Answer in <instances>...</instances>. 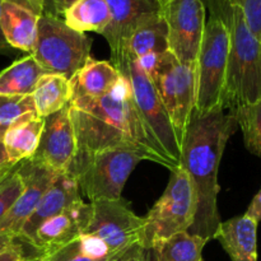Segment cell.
Masks as SVG:
<instances>
[{
	"instance_id": "2e32d148",
	"label": "cell",
	"mask_w": 261,
	"mask_h": 261,
	"mask_svg": "<svg viewBox=\"0 0 261 261\" xmlns=\"http://www.w3.org/2000/svg\"><path fill=\"white\" fill-rule=\"evenodd\" d=\"M38 14L24 0L0 2V30L12 48L31 54L37 37Z\"/></svg>"
},
{
	"instance_id": "8fae6325",
	"label": "cell",
	"mask_w": 261,
	"mask_h": 261,
	"mask_svg": "<svg viewBox=\"0 0 261 261\" xmlns=\"http://www.w3.org/2000/svg\"><path fill=\"white\" fill-rule=\"evenodd\" d=\"M45 119L40 143L31 160L56 173L69 170L76 153V139L69 105Z\"/></svg>"
},
{
	"instance_id": "836d02e7",
	"label": "cell",
	"mask_w": 261,
	"mask_h": 261,
	"mask_svg": "<svg viewBox=\"0 0 261 261\" xmlns=\"http://www.w3.org/2000/svg\"><path fill=\"white\" fill-rule=\"evenodd\" d=\"M245 214L247 217H250V218L254 219V221H256L257 223L261 222V189L259 193L254 196V199L251 200V203H250L249 208H247Z\"/></svg>"
},
{
	"instance_id": "60d3db41",
	"label": "cell",
	"mask_w": 261,
	"mask_h": 261,
	"mask_svg": "<svg viewBox=\"0 0 261 261\" xmlns=\"http://www.w3.org/2000/svg\"><path fill=\"white\" fill-rule=\"evenodd\" d=\"M20 261H35V260H32V259H23V260H20Z\"/></svg>"
},
{
	"instance_id": "ffe728a7",
	"label": "cell",
	"mask_w": 261,
	"mask_h": 261,
	"mask_svg": "<svg viewBox=\"0 0 261 261\" xmlns=\"http://www.w3.org/2000/svg\"><path fill=\"white\" fill-rule=\"evenodd\" d=\"M167 51V25L162 14L158 13L145 19L133 31L122 53L115 58L125 55L127 58L139 59L148 54H165Z\"/></svg>"
},
{
	"instance_id": "ba28073f",
	"label": "cell",
	"mask_w": 261,
	"mask_h": 261,
	"mask_svg": "<svg viewBox=\"0 0 261 261\" xmlns=\"http://www.w3.org/2000/svg\"><path fill=\"white\" fill-rule=\"evenodd\" d=\"M114 66L127 78L132 86L135 105L140 112L143 121L150 130L162 152L168 160L178 167L180 166L181 144L176 135L171 117L149 76L140 69L137 60L122 55L112 59Z\"/></svg>"
},
{
	"instance_id": "52a82bcc",
	"label": "cell",
	"mask_w": 261,
	"mask_h": 261,
	"mask_svg": "<svg viewBox=\"0 0 261 261\" xmlns=\"http://www.w3.org/2000/svg\"><path fill=\"white\" fill-rule=\"evenodd\" d=\"M171 172L165 193L144 217V247L149 250L161 240L189 231L195 218L196 198L190 177L180 166Z\"/></svg>"
},
{
	"instance_id": "9c48e42d",
	"label": "cell",
	"mask_w": 261,
	"mask_h": 261,
	"mask_svg": "<svg viewBox=\"0 0 261 261\" xmlns=\"http://www.w3.org/2000/svg\"><path fill=\"white\" fill-rule=\"evenodd\" d=\"M92 204V217L82 234L103 241L116 257L135 245L144 246L145 219L137 216L122 199Z\"/></svg>"
},
{
	"instance_id": "ac0fdd59",
	"label": "cell",
	"mask_w": 261,
	"mask_h": 261,
	"mask_svg": "<svg viewBox=\"0 0 261 261\" xmlns=\"http://www.w3.org/2000/svg\"><path fill=\"white\" fill-rule=\"evenodd\" d=\"M45 119L37 112L27 114L14 122L3 138L8 163L15 166L33 157L40 143Z\"/></svg>"
},
{
	"instance_id": "d590c367",
	"label": "cell",
	"mask_w": 261,
	"mask_h": 261,
	"mask_svg": "<svg viewBox=\"0 0 261 261\" xmlns=\"http://www.w3.org/2000/svg\"><path fill=\"white\" fill-rule=\"evenodd\" d=\"M7 166H13L10 163H8V158H7V153H5V148L3 142L0 140V168L7 167Z\"/></svg>"
},
{
	"instance_id": "6da1fadb",
	"label": "cell",
	"mask_w": 261,
	"mask_h": 261,
	"mask_svg": "<svg viewBox=\"0 0 261 261\" xmlns=\"http://www.w3.org/2000/svg\"><path fill=\"white\" fill-rule=\"evenodd\" d=\"M69 111L79 154L129 148L142 154L144 161L158 163L170 171L177 168L143 121L130 82L122 74L119 83L105 96L71 99Z\"/></svg>"
},
{
	"instance_id": "ab89813d",
	"label": "cell",
	"mask_w": 261,
	"mask_h": 261,
	"mask_svg": "<svg viewBox=\"0 0 261 261\" xmlns=\"http://www.w3.org/2000/svg\"><path fill=\"white\" fill-rule=\"evenodd\" d=\"M155 2L158 3V4L161 5V8L163 7V5H166L167 4V3H170V2H172V0H155Z\"/></svg>"
},
{
	"instance_id": "d6a6232c",
	"label": "cell",
	"mask_w": 261,
	"mask_h": 261,
	"mask_svg": "<svg viewBox=\"0 0 261 261\" xmlns=\"http://www.w3.org/2000/svg\"><path fill=\"white\" fill-rule=\"evenodd\" d=\"M75 2H78V0H48L45 13H50L56 17H60Z\"/></svg>"
},
{
	"instance_id": "4fadbf2b",
	"label": "cell",
	"mask_w": 261,
	"mask_h": 261,
	"mask_svg": "<svg viewBox=\"0 0 261 261\" xmlns=\"http://www.w3.org/2000/svg\"><path fill=\"white\" fill-rule=\"evenodd\" d=\"M91 217L92 204L78 201L41 224L30 246L35 249L38 257L45 252L64 246L83 233Z\"/></svg>"
},
{
	"instance_id": "f35d334b",
	"label": "cell",
	"mask_w": 261,
	"mask_h": 261,
	"mask_svg": "<svg viewBox=\"0 0 261 261\" xmlns=\"http://www.w3.org/2000/svg\"><path fill=\"white\" fill-rule=\"evenodd\" d=\"M17 166V165H15ZM15 166H7V167H3V168H0V181L3 180V178L5 177V176H8L9 175L10 172H12L13 170H14L15 168Z\"/></svg>"
},
{
	"instance_id": "74e56055",
	"label": "cell",
	"mask_w": 261,
	"mask_h": 261,
	"mask_svg": "<svg viewBox=\"0 0 261 261\" xmlns=\"http://www.w3.org/2000/svg\"><path fill=\"white\" fill-rule=\"evenodd\" d=\"M0 2H2V0H0ZM10 48H12V47H10V46L7 43V41H5L4 36H3L2 30H0V54H2V53H7V51H9Z\"/></svg>"
},
{
	"instance_id": "5bb4252c",
	"label": "cell",
	"mask_w": 261,
	"mask_h": 261,
	"mask_svg": "<svg viewBox=\"0 0 261 261\" xmlns=\"http://www.w3.org/2000/svg\"><path fill=\"white\" fill-rule=\"evenodd\" d=\"M111 22L102 33L111 48L112 58L120 55L133 31L152 15L161 13L155 0H106Z\"/></svg>"
},
{
	"instance_id": "8992f818",
	"label": "cell",
	"mask_w": 261,
	"mask_h": 261,
	"mask_svg": "<svg viewBox=\"0 0 261 261\" xmlns=\"http://www.w3.org/2000/svg\"><path fill=\"white\" fill-rule=\"evenodd\" d=\"M229 51V33L221 17L212 13L205 23L200 50L195 64L196 94L195 110L205 115L222 105L227 59Z\"/></svg>"
},
{
	"instance_id": "7a4b0ae2",
	"label": "cell",
	"mask_w": 261,
	"mask_h": 261,
	"mask_svg": "<svg viewBox=\"0 0 261 261\" xmlns=\"http://www.w3.org/2000/svg\"><path fill=\"white\" fill-rule=\"evenodd\" d=\"M239 125L223 106L199 115L194 111L180 148V167L193 182L196 198L194 223L189 232L206 241L216 239L222 224L218 211V170L224 148Z\"/></svg>"
},
{
	"instance_id": "5b68a950",
	"label": "cell",
	"mask_w": 261,
	"mask_h": 261,
	"mask_svg": "<svg viewBox=\"0 0 261 261\" xmlns=\"http://www.w3.org/2000/svg\"><path fill=\"white\" fill-rule=\"evenodd\" d=\"M92 38L71 30L60 17L42 13L31 55L50 74L71 81L92 59Z\"/></svg>"
},
{
	"instance_id": "1f68e13d",
	"label": "cell",
	"mask_w": 261,
	"mask_h": 261,
	"mask_svg": "<svg viewBox=\"0 0 261 261\" xmlns=\"http://www.w3.org/2000/svg\"><path fill=\"white\" fill-rule=\"evenodd\" d=\"M23 259H28V257L24 255L22 245L17 242V239L9 246L0 251V261H20Z\"/></svg>"
},
{
	"instance_id": "277c9868",
	"label": "cell",
	"mask_w": 261,
	"mask_h": 261,
	"mask_svg": "<svg viewBox=\"0 0 261 261\" xmlns=\"http://www.w3.org/2000/svg\"><path fill=\"white\" fill-rule=\"evenodd\" d=\"M142 161L143 155L129 148L75 153L66 172L75 178L82 198L86 196L89 203L119 200L127 178Z\"/></svg>"
},
{
	"instance_id": "83f0119b",
	"label": "cell",
	"mask_w": 261,
	"mask_h": 261,
	"mask_svg": "<svg viewBox=\"0 0 261 261\" xmlns=\"http://www.w3.org/2000/svg\"><path fill=\"white\" fill-rule=\"evenodd\" d=\"M36 112L32 96H0V140L17 120Z\"/></svg>"
},
{
	"instance_id": "7c38bea8",
	"label": "cell",
	"mask_w": 261,
	"mask_h": 261,
	"mask_svg": "<svg viewBox=\"0 0 261 261\" xmlns=\"http://www.w3.org/2000/svg\"><path fill=\"white\" fill-rule=\"evenodd\" d=\"M18 172L23 180V191L7 216L0 222V234H8L17 239L38 201L46 193L58 173L46 166L30 158L18 165Z\"/></svg>"
},
{
	"instance_id": "d4e9b609",
	"label": "cell",
	"mask_w": 261,
	"mask_h": 261,
	"mask_svg": "<svg viewBox=\"0 0 261 261\" xmlns=\"http://www.w3.org/2000/svg\"><path fill=\"white\" fill-rule=\"evenodd\" d=\"M66 25L78 32L102 35L110 22L111 12L106 0H78L63 14Z\"/></svg>"
},
{
	"instance_id": "4dcf8cb0",
	"label": "cell",
	"mask_w": 261,
	"mask_h": 261,
	"mask_svg": "<svg viewBox=\"0 0 261 261\" xmlns=\"http://www.w3.org/2000/svg\"><path fill=\"white\" fill-rule=\"evenodd\" d=\"M115 261H153L152 250L147 249L142 245H135V246L126 250L121 256L117 257Z\"/></svg>"
},
{
	"instance_id": "e575fe53",
	"label": "cell",
	"mask_w": 261,
	"mask_h": 261,
	"mask_svg": "<svg viewBox=\"0 0 261 261\" xmlns=\"http://www.w3.org/2000/svg\"><path fill=\"white\" fill-rule=\"evenodd\" d=\"M27 2L38 14H42L46 8V0H24Z\"/></svg>"
},
{
	"instance_id": "9a60e30c",
	"label": "cell",
	"mask_w": 261,
	"mask_h": 261,
	"mask_svg": "<svg viewBox=\"0 0 261 261\" xmlns=\"http://www.w3.org/2000/svg\"><path fill=\"white\" fill-rule=\"evenodd\" d=\"M82 200L83 198L79 193L75 178L68 172L58 173L41 200L38 201L33 213L23 224L17 240L30 245L41 224Z\"/></svg>"
},
{
	"instance_id": "3957f363",
	"label": "cell",
	"mask_w": 261,
	"mask_h": 261,
	"mask_svg": "<svg viewBox=\"0 0 261 261\" xmlns=\"http://www.w3.org/2000/svg\"><path fill=\"white\" fill-rule=\"evenodd\" d=\"M211 10L226 23L229 33L222 105L224 110L254 103L261 98V42L245 19L244 12L231 0H209Z\"/></svg>"
},
{
	"instance_id": "e0dca14e",
	"label": "cell",
	"mask_w": 261,
	"mask_h": 261,
	"mask_svg": "<svg viewBox=\"0 0 261 261\" xmlns=\"http://www.w3.org/2000/svg\"><path fill=\"white\" fill-rule=\"evenodd\" d=\"M257 222L244 216L222 222L216 239L232 261H257Z\"/></svg>"
},
{
	"instance_id": "7402d4cb",
	"label": "cell",
	"mask_w": 261,
	"mask_h": 261,
	"mask_svg": "<svg viewBox=\"0 0 261 261\" xmlns=\"http://www.w3.org/2000/svg\"><path fill=\"white\" fill-rule=\"evenodd\" d=\"M45 74L48 73L28 54L0 71V96H32Z\"/></svg>"
},
{
	"instance_id": "4316f807",
	"label": "cell",
	"mask_w": 261,
	"mask_h": 261,
	"mask_svg": "<svg viewBox=\"0 0 261 261\" xmlns=\"http://www.w3.org/2000/svg\"><path fill=\"white\" fill-rule=\"evenodd\" d=\"M244 135L245 147L250 153L261 158V98L254 103L240 106L229 111Z\"/></svg>"
},
{
	"instance_id": "484cf974",
	"label": "cell",
	"mask_w": 261,
	"mask_h": 261,
	"mask_svg": "<svg viewBox=\"0 0 261 261\" xmlns=\"http://www.w3.org/2000/svg\"><path fill=\"white\" fill-rule=\"evenodd\" d=\"M206 240L189 231L155 242L152 247L155 261H203Z\"/></svg>"
},
{
	"instance_id": "b9f144b4",
	"label": "cell",
	"mask_w": 261,
	"mask_h": 261,
	"mask_svg": "<svg viewBox=\"0 0 261 261\" xmlns=\"http://www.w3.org/2000/svg\"><path fill=\"white\" fill-rule=\"evenodd\" d=\"M47 3H48V0H46V7H47ZM45 10H46V8H45ZM45 13V12H43Z\"/></svg>"
},
{
	"instance_id": "30bf717a",
	"label": "cell",
	"mask_w": 261,
	"mask_h": 261,
	"mask_svg": "<svg viewBox=\"0 0 261 261\" xmlns=\"http://www.w3.org/2000/svg\"><path fill=\"white\" fill-rule=\"evenodd\" d=\"M167 25L168 51L181 64H196L204 30L205 7L201 0H172L161 8Z\"/></svg>"
},
{
	"instance_id": "44dd1931",
	"label": "cell",
	"mask_w": 261,
	"mask_h": 261,
	"mask_svg": "<svg viewBox=\"0 0 261 261\" xmlns=\"http://www.w3.org/2000/svg\"><path fill=\"white\" fill-rule=\"evenodd\" d=\"M176 93H175V115L172 117V125L175 127L178 142H182L188 129L189 121L195 110L196 78L195 66L181 64L176 61Z\"/></svg>"
},
{
	"instance_id": "8d00e7d4",
	"label": "cell",
	"mask_w": 261,
	"mask_h": 261,
	"mask_svg": "<svg viewBox=\"0 0 261 261\" xmlns=\"http://www.w3.org/2000/svg\"><path fill=\"white\" fill-rule=\"evenodd\" d=\"M14 237L8 236V234H0V251L4 250L5 247L9 246L13 241H14Z\"/></svg>"
},
{
	"instance_id": "d6986e66",
	"label": "cell",
	"mask_w": 261,
	"mask_h": 261,
	"mask_svg": "<svg viewBox=\"0 0 261 261\" xmlns=\"http://www.w3.org/2000/svg\"><path fill=\"white\" fill-rule=\"evenodd\" d=\"M121 79V74L110 61L94 60L93 58L71 78L73 98H97L109 93Z\"/></svg>"
},
{
	"instance_id": "f546056e",
	"label": "cell",
	"mask_w": 261,
	"mask_h": 261,
	"mask_svg": "<svg viewBox=\"0 0 261 261\" xmlns=\"http://www.w3.org/2000/svg\"><path fill=\"white\" fill-rule=\"evenodd\" d=\"M236 3L242 9L246 19L255 37L261 42V0H231Z\"/></svg>"
},
{
	"instance_id": "603a6c76",
	"label": "cell",
	"mask_w": 261,
	"mask_h": 261,
	"mask_svg": "<svg viewBox=\"0 0 261 261\" xmlns=\"http://www.w3.org/2000/svg\"><path fill=\"white\" fill-rule=\"evenodd\" d=\"M73 97L71 83L59 74L41 76L32 93L36 112L40 117H47L68 106Z\"/></svg>"
},
{
	"instance_id": "f1b7e54d",
	"label": "cell",
	"mask_w": 261,
	"mask_h": 261,
	"mask_svg": "<svg viewBox=\"0 0 261 261\" xmlns=\"http://www.w3.org/2000/svg\"><path fill=\"white\" fill-rule=\"evenodd\" d=\"M23 191V180L18 172V165L14 170L0 181V222L12 209Z\"/></svg>"
},
{
	"instance_id": "cb8c5ba5",
	"label": "cell",
	"mask_w": 261,
	"mask_h": 261,
	"mask_svg": "<svg viewBox=\"0 0 261 261\" xmlns=\"http://www.w3.org/2000/svg\"><path fill=\"white\" fill-rule=\"evenodd\" d=\"M116 259L103 241L89 234H81L64 246L42 254L37 261H115Z\"/></svg>"
}]
</instances>
